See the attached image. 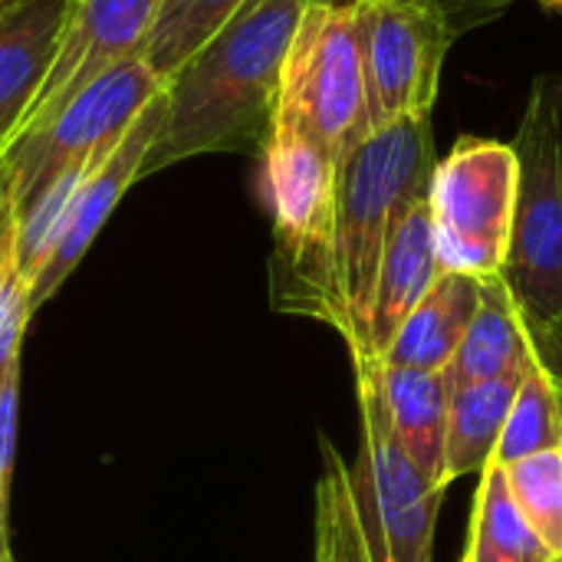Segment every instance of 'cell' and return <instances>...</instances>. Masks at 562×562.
<instances>
[{
  "label": "cell",
  "instance_id": "obj_26",
  "mask_svg": "<svg viewBox=\"0 0 562 562\" xmlns=\"http://www.w3.org/2000/svg\"><path fill=\"white\" fill-rule=\"evenodd\" d=\"M13 234H16L13 201H10V188H7V181H3V175H0V257H3V250L10 247Z\"/></svg>",
  "mask_w": 562,
  "mask_h": 562
},
{
  "label": "cell",
  "instance_id": "obj_19",
  "mask_svg": "<svg viewBox=\"0 0 562 562\" xmlns=\"http://www.w3.org/2000/svg\"><path fill=\"white\" fill-rule=\"evenodd\" d=\"M553 448H562L560 389L553 385L547 369L537 359H530V366L524 369L517 398L510 405V415H507L494 461L501 468H507L520 458L553 451Z\"/></svg>",
  "mask_w": 562,
  "mask_h": 562
},
{
  "label": "cell",
  "instance_id": "obj_23",
  "mask_svg": "<svg viewBox=\"0 0 562 562\" xmlns=\"http://www.w3.org/2000/svg\"><path fill=\"white\" fill-rule=\"evenodd\" d=\"M30 283L16 263V234L0 257V372L20 362L23 333L30 323Z\"/></svg>",
  "mask_w": 562,
  "mask_h": 562
},
{
  "label": "cell",
  "instance_id": "obj_25",
  "mask_svg": "<svg viewBox=\"0 0 562 562\" xmlns=\"http://www.w3.org/2000/svg\"><path fill=\"white\" fill-rule=\"evenodd\" d=\"M527 333H530L533 359L547 369V375L553 379V385L562 392V316L543 319V323H530L527 319Z\"/></svg>",
  "mask_w": 562,
  "mask_h": 562
},
{
  "label": "cell",
  "instance_id": "obj_27",
  "mask_svg": "<svg viewBox=\"0 0 562 562\" xmlns=\"http://www.w3.org/2000/svg\"><path fill=\"white\" fill-rule=\"evenodd\" d=\"M540 7H547V10H560L562 13V0H537Z\"/></svg>",
  "mask_w": 562,
  "mask_h": 562
},
{
  "label": "cell",
  "instance_id": "obj_1",
  "mask_svg": "<svg viewBox=\"0 0 562 562\" xmlns=\"http://www.w3.org/2000/svg\"><path fill=\"white\" fill-rule=\"evenodd\" d=\"M313 0H247L165 86V122L142 178L198 155H260L280 99L283 63Z\"/></svg>",
  "mask_w": 562,
  "mask_h": 562
},
{
  "label": "cell",
  "instance_id": "obj_17",
  "mask_svg": "<svg viewBox=\"0 0 562 562\" xmlns=\"http://www.w3.org/2000/svg\"><path fill=\"white\" fill-rule=\"evenodd\" d=\"M520 379L524 372H510L501 379L454 385L451 408H448V438H445V474H441L445 487H451L468 474H481L494 461Z\"/></svg>",
  "mask_w": 562,
  "mask_h": 562
},
{
  "label": "cell",
  "instance_id": "obj_5",
  "mask_svg": "<svg viewBox=\"0 0 562 562\" xmlns=\"http://www.w3.org/2000/svg\"><path fill=\"white\" fill-rule=\"evenodd\" d=\"M520 158V194L504 283L530 323L562 316V76L547 72L514 138Z\"/></svg>",
  "mask_w": 562,
  "mask_h": 562
},
{
  "label": "cell",
  "instance_id": "obj_8",
  "mask_svg": "<svg viewBox=\"0 0 562 562\" xmlns=\"http://www.w3.org/2000/svg\"><path fill=\"white\" fill-rule=\"evenodd\" d=\"M369 132L435 115L441 69L468 26L454 0H352Z\"/></svg>",
  "mask_w": 562,
  "mask_h": 562
},
{
  "label": "cell",
  "instance_id": "obj_29",
  "mask_svg": "<svg viewBox=\"0 0 562 562\" xmlns=\"http://www.w3.org/2000/svg\"><path fill=\"white\" fill-rule=\"evenodd\" d=\"M458 562H464V557H461V560H458Z\"/></svg>",
  "mask_w": 562,
  "mask_h": 562
},
{
  "label": "cell",
  "instance_id": "obj_15",
  "mask_svg": "<svg viewBox=\"0 0 562 562\" xmlns=\"http://www.w3.org/2000/svg\"><path fill=\"white\" fill-rule=\"evenodd\" d=\"M481 280L468 273H441L425 300L392 336L382 362L408 369H448L477 313Z\"/></svg>",
  "mask_w": 562,
  "mask_h": 562
},
{
  "label": "cell",
  "instance_id": "obj_24",
  "mask_svg": "<svg viewBox=\"0 0 562 562\" xmlns=\"http://www.w3.org/2000/svg\"><path fill=\"white\" fill-rule=\"evenodd\" d=\"M16 415H20V362L0 372V562L10 557V484L16 461Z\"/></svg>",
  "mask_w": 562,
  "mask_h": 562
},
{
  "label": "cell",
  "instance_id": "obj_3",
  "mask_svg": "<svg viewBox=\"0 0 562 562\" xmlns=\"http://www.w3.org/2000/svg\"><path fill=\"white\" fill-rule=\"evenodd\" d=\"M263 198L273 217V306L333 333L336 306V178L339 161L300 125L277 119L260 148Z\"/></svg>",
  "mask_w": 562,
  "mask_h": 562
},
{
  "label": "cell",
  "instance_id": "obj_6",
  "mask_svg": "<svg viewBox=\"0 0 562 562\" xmlns=\"http://www.w3.org/2000/svg\"><path fill=\"white\" fill-rule=\"evenodd\" d=\"M517 194L520 158L507 142L464 135L438 158L428 188V214L445 273H468L477 280L504 273Z\"/></svg>",
  "mask_w": 562,
  "mask_h": 562
},
{
  "label": "cell",
  "instance_id": "obj_16",
  "mask_svg": "<svg viewBox=\"0 0 562 562\" xmlns=\"http://www.w3.org/2000/svg\"><path fill=\"white\" fill-rule=\"evenodd\" d=\"M533 359L527 316L507 290L504 277L481 280L477 313L448 366L451 385H471L484 379H501L510 372H524Z\"/></svg>",
  "mask_w": 562,
  "mask_h": 562
},
{
  "label": "cell",
  "instance_id": "obj_20",
  "mask_svg": "<svg viewBox=\"0 0 562 562\" xmlns=\"http://www.w3.org/2000/svg\"><path fill=\"white\" fill-rule=\"evenodd\" d=\"M247 0H161L151 33L142 46V59L171 76L198 46H204Z\"/></svg>",
  "mask_w": 562,
  "mask_h": 562
},
{
  "label": "cell",
  "instance_id": "obj_4",
  "mask_svg": "<svg viewBox=\"0 0 562 562\" xmlns=\"http://www.w3.org/2000/svg\"><path fill=\"white\" fill-rule=\"evenodd\" d=\"M359 454L346 464L366 562H435L438 491L402 448L375 379V356H356Z\"/></svg>",
  "mask_w": 562,
  "mask_h": 562
},
{
  "label": "cell",
  "instance_id": "obj_12",
  "mask_svg": "<svg viewBox=\"0 0 562 562\" xmlns=\"http://www.w3.org/2000/svg\"><path fill=\"white\" fill-rule=\"evenodd\" d=\"M72 0H0V158L43 89Z\"/></svg>",
  "mask_w": 562,
  "mask_h": 562
},
{
  "label": "cell",
  "instance_id": "obj_14",
  "mask_svg": "<svg viewBox=\"0 0 562 562\" xmlns=\"http://www.w3.org/2000/svg\"><path fill=\"white\" fill-rule=\"evenodd\" d=\"M375 379L402 448L438 491H448L441 481L448 408L454 392L448 369H408L375 359Z\"/></svg>",
  "mask_w": 562,
  "mask_h": 562
},
{
  "label": "cell",
  "instance_id": "obj_28",
  "mask_svg": "<svg viewBox=\"0 0 562 562\" xmlns=\"http://www.w3.org/2000/svg\"><path fill=\"white\" fill-rule=\"evenodd\" d=\"M547 562H562V560H547Z\"/></svg>",
  "mask_w": 562,
  "mask_h": 562
},
{
  "label": "cell",
  "instance_id": "obj_22",
  "mask_svg": "<svg viewBox=\"0 0 562 562\" xmlns=\"http://www.w3.org/2000/svg\"><path fill=\"white\" fill-rule=\"evenodd\" d=\"M323 477L316 484V562H366L346 461L323 438Z\"/></svg>",
  "mask_w": 562,
  "mask_h": 562
},
{
  "label": "cell",
  "instance_id": "obj_9",
  "mask_svg": "<svg viewBox=\"0 0 562 562\" xmlns=\"http://www.w3.org/2000/svg\"><path fill=\"white\" fill-rule=\"evenodd\" d=\"M277 119L310 132L336 161L369 135L352 0H313L306 7L283 63Z\"/></svg>",
  "mask_w": 562,
  "mask_h": 562
},
{
  "label": "cell",
  "instance_id": "obj_11",
  "mask_svg": "<svg viewBox=\"0 0 562 562\" xmlns=\"http://www.w3.org/2000/svg\"><path fill=\"white\" fill-rule=\"evenodd\" d=\"M161 122H165V92H158L142 109V115L122 135V142L102 161H95L89 168V175L79 181V188L72 191V198L63 211V221L56 227L53 250H49L43 270L30 283V310L33 313L59 293L66 277L76 270V263L92 247L102 224L112 217L122 194L135 181H142V165H145V155L155 142Z\"/></svg>",
  "mask_w": 562,
  "mask_h": 562
},
{
  "label": "cell",
  "instance_id": "obj_10",
  "mask_svg": "<svg viewBox=\"0 0 562 562\" xmlns=\"http://www.w3.org/2000/svg\"><path fill=\"white\" fill-rule=\"evenodd\" d=\"M158 7L161 0H72L43 89L33 99L16 138L43 128L102 72L142 56Z\"/></svg>",
  "mask_w": 562,
  "mask_h": 562
},
{
  "label": "cell",
  "instance_id": "obj_2",
  "mask_svg": "<svg viewBox=\"0 0 562 562\" xmlns=\"http://www.w3.org/2000/svg\"><path fill=\"white\" fill-rule=\"evenodd\" d=\"M438 165L431 115L369 132L339 161L336 178V306L349 356H369V310L382 254L398 217L428 198Z\"/></svg>",
  "mask_w": 562,
  "mask_h": 562
},
{
  "label": "cell",
  "instance_id": "obj_13",
  "mask_svg": "<svg viewBox=\"0 0 562 562\" xmlns=\"http://www.w3.org/2000/svg\"><path fill=\"white\" fill-rule=\"evenodd\" d=\"M435 234H431V214L428 198L412 204L382 254L375 290H372V310H369V356L382 359L398 326L408 319V313L425 300V293L441 277Z\"/></svg>",
  "mask_w": 562,
  "mask_h": 562
},
{
  "label": "cell",
  "instance_id": "obj_30",
  "mask_svg": "<svg viewBox=\"0 0 562 562\" xmlns=\"http://www.w3.org/2000/svg\"><path fill=\"white\" fill-rule=\"evenodd\" d=\"M560 402H562V392H560Z\"/></svg>",
  "mask_w": 562,
  "mask_h": 562
},
{
  "label": "cell",
  "instance_id": "obj_18",
  "mask_svg": "<svg viewBox=\"0 0 562 562\" xmlns=\"http://www.w3.org/2000/svg\"><path fill=\"white\" fill-rule=\"evenodd\" d=\"M557 560L547 553V547L537 540L530 524L524 520L510 487L507 474L497 461H491L481 471V484L474 494L471 510V537L464 562H547Z\"/></svg>",
  "mask_w": 562,
  "mask_h": 562
},
{
  "label": "cell",
  "instance_id": "obj_21",
  "mask_svg": "<svg viewBox=\"0 0 562 562\" xmlns=\"http://www.w3.org/2000/svg\"><path fill=\"white\" fill-rule=\"evenodd\" d=\"M507 487L550 557L562 560V448L520 458L504 468Z\"/></svg>",
  "mask_w": 562,
  "mask_h": 562
},
{
  "label": "cell",
  "instance_id": "obj_7",
  "mask_svg": "<svg viewBox=\"0 0 562 562\" xmlns=\"http://www.w3.org/2000/svg\"><path fill=\"white\" fill-rule=\"evenodd\" d=\"M165 86L168 79L158 76L142 56L125 59L89 82L43 128L16 138L0 158L13 217H23L63 175L109 155L142 109L165 92Z\"/></svg>",
  "mask_w": 562,
  "mask_h": 562
}]
</instances>
